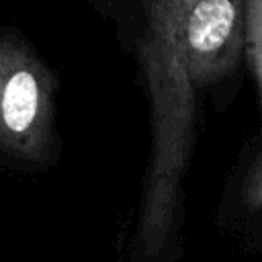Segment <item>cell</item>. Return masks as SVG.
<instances>
[{
	"label": "cell",
	"mask_w": 262,
	"mask_h": 262,
	"mask_svg": "<svg viewBox=\"0 0 262 262\" xmlns=\"http://www.w3.org/2000/svg\"><path fill=\"white\" fill-rule=\"evenodd\" d=\"M192 2L143 0L141 66L149 96L151 147L135 229L137 262H168L180 229L196 121V92L182 61V25Z\"/></svg>",
	"instance_id": "1"
},
{
	"label": "cell",
	"mask_w": 262,
	"mask_h": 262,
	"mask_svg": "<svg viewBox=\"0 0 262 262\" xmlns=\"http://www.w3.org/2000/svg\"><path fill=\"white\" fill-rule=\"evenodd\" d=\"M55 76L14 33H0V156L43 164L55 147Z\"/></svg>",
	"instance_id": "2"
},
{
	"label": "cell",
	"mask_w": 262,
	"mask_h": 262,
	"mask_svg": "<svg viewBox=\"0 0 262 262\" xmlns=\"http://www.w3.org/2000/svg\"><path fill=\"white\" fill-rule=\"evenodd\" d=\"M246 53V0H194L182 25V61L190 86L227 78Z\"/></svg>",
	"instance_id": "3"
},
{
	"label": "cell",
	"mask_w": 262,
	"mask_h": 262,
	"mask_svg": "<svg viewBox=\"0 0 262 262\" xmlns=\"http://www.w3.org/2000/svg\"><path fill=\"white\" fill-rule=\"evenodd\" d=\"M246 61L258 88L262 117V0H246Z\"/></svg>",
	"instance_id": "4"
},
{
	"label": "cell",
	"mask_w": 262,
	"mask_h": 262,
	"mask_svg": "<svg viewBox=\"0 0 262 262\" xmlns=\"http://www.w3.org/2000/svg\"><path fill=\"white\" fill-rule=\"evenodd\" d=\"M239 203L248 213H262V151L250 162L239 182Z\"/></svg>",
	"instance_id": "5"
}]
</instances>
